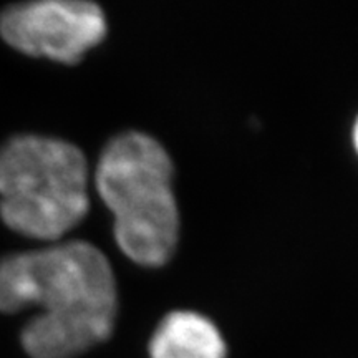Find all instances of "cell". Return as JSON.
<instances>
[{"label": "cell", "instance_id": "1", "mask_svg": "<svg viewBox=\"0 0 358 358\" xmlns=\"http://www.w3.org/2000/svg\"><path fill=\"white\" fill-rule=\"evenodd\" d=\"M38 308L22 330L32 358H77L113 334L118 287L96 245L70 241L0 261V312Z\"/></svg>", "mask_w": 358, "mask_h": 358}, {"label": "cell", "instance_id": "2", "mask_svg": "<svg viewBox=\"0 0 358 358\" xmlns=\"http://www.w3.org/2000/svg\"><path fill=\"white\" fill-rule=\"evenodd\" d=\"M96 191L113 213L115 241L138 266L163 267L179 239L173 192V163L153 136L118 134L103 148L95 171Z\"/></svg>", "mask_w": 358, "mask_h": 358}, {"label": "cell", "instance_id": "3", "mask_svg": "<svg viewBox=\"0 0 358 358\" xmlns=\"http://www.w3.org/2000/svg\"><path fill=\"white\" fill-rule=\"evenodd\" d=\"M88 208V163L78 146L38 134L0 146V216L12 231L60 239Z\"/></svg>", "mask_w": 358, "mask_h": 358}, {"label": "cell", "instance_id": "4", "mask_svg": "<svg viewBox=\"0 0 358 358\" xmlns=\"http://www.w3.org/2000/svg\"><path fill=\"white\" fill-rule=\"evenodd\" d=\"M108 32L105 12L88 0H37L0 13V35L25 55L75 65Z\"/></svg>", "mask_w": 358, "mask_h": 358}, {"label": "cell", "instance_id": "5", "mask_svg": "<svg viewBox=\"0 0 358 358\" xmlns=\"http://www.w3.org/2000/svg\"><path fill=\"white\" fill-rule=\"evenodd\" d=\"M148 350L151 358H227L217 327L191 310L168 313L156 327Z\"/></svg>", "mask_w": 358, "mask_h": 358}, {"label": "cell", "instance_id": "6", "mask_svg": "<svg viewBox=\"0 0 358 358\" xmlns=\"http://www.w3.org/2000/svg\"><path fill=\"white\" fill-rule=\"evenodd\" d=\"M353 143H355V148L358 151V118L355 122V127H353Z\"/></svg>", "mask_w": 358, "mask_h": 358}]
</instances>
